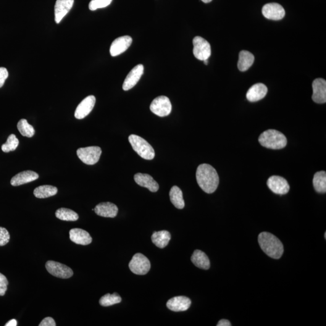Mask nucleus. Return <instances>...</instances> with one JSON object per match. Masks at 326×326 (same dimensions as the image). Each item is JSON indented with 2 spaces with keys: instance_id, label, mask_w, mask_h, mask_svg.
Wrapping results in <instances>:
<instances>
[{
  "instance_id": "obj_1",
  "label": "nucleus",
  "mask_w": 326,
  "mask_h": 326,
  "mask_svg": "<svg viewBox=\"0 0 326 326\" xmlns=\"http://www.w3.org/2000/svg\"><path fill=\"white\" fill-rule=\"evenodd\" d=\"M196 177L199 186L207 193L215 192L219 185V176L211 165H199L196 170Z\"/></svg>"
},
{
  "instance_id": "obj_2",
  "label": "nucleus",
  "mask_w": 326,
  "mask_h": 326,
  "mask_svg": "<svg viewBox=\"0 0 326 326\" xmlns=\"http://www.w3.org/2000/svg\"><path fill=\"white\" fill-rule=\"evenodd\" d=\"M260 248L265 254L272 259H278L284 252L283 244L276 236L268 232H262L258 237Z\"/></svg>"
},
{
  "instance_id": "obj_3",
  "label": "nucleus",
  "mask_w": 326,
  "mask_h": 326,
  "mask_svg": "<svg viewBox=\"0 0 326 326\" xmlns=\"http://www.w3.org/2000/svg\"><path fill=\"white\" fill-rule=\"evenodd\" d=\"M259 141L262 146L271 149H283L287 144L285 135L275 130H268L260 134Z\"/></svg>"
},
{
  "instance_id": "obj_4",
  "label": "nucleus",
  "mask_w": 326,
  "mask_h": 326,
  "mask_svg": "<svg viewBox=\"0 0 326 326\" xmlns=\"http://www.w3.org/2000/svg\"><path fill=\"white\" fill-rule=\"evenodd\" d=\"M129 141L134 151L143 159L151 160L154 159L155 151L151 144L141 136L132 134L129 136Z\"/></svg>"
},
{
  "instance_id": "obj_5",
  "label": "nucleus",
  "mask_w": 326,
  "mask_h": 326,
  "mask_svg": "<svg viewBox=\"0 0 326 326\" xmlns=\"http://www.w3.org/2000/svg\"><path fill=\"white\" fill-rule=\"evenodd\" d=\"M129 268L134 274L145 275L151 269V263L145 256L141 253H136L133 257Z\"/></svg>"
},
{
  "instance_id": "obj_6",
  "label": "nucleus",
  "mask_w": 326,
  "mask_h": 326,
  "mask_svg": "<svg viewBox=\"0 0 326 326\" xmlns=\"http://www.w3.org/2000/svg\"><path fill=\"white\" fill-rule=\"evenodd\" d=\"M102 149L98 146L86 147L77 150V155L82 162L88 165L95 164L99 162Z\"/></svg>"
},
{
  "instance_id": "obj_7",
  "label": "nucleus",
  "mask_w": 326,
  "mask_h": 326,
  "mask_svg": "<svg viewBox=\"0 0 326 326\" xmlns=\"http://www.w3.org/2000/svg\"><path fill=\"white\" fill-rule=\"evenodd\" d=\"M193 44V53L196 59L202 61L209 59L212 54L211 46L209 42L198 36L194 38Z\"/></svg>"
},
{
  "instance_id": "obj_8",
  "label": "nucleus",
  "mask_w": 326,
  "mask_h": 326,
  "mask_svg": "<svg viewBox=\"0 0 326 326\" xmlns=\"http://www.w3.org/2000/svg\"><path fill=\"white\" fill-rule=\"evenodd\" d=\"M150 109L158 116L165 117L170 114L172 111V104L167 97L159 96L152 102Z\"/></svg>"
},
{
  "instance_id": "obj_9",
  "label": "nucleus",
  "mask_w": 326,
  "mask_h": 326,
  "mask_svg": "<svg viewBox=\"0 0 326 326\" xmlns=\"http://www.w3.org/2000/svg\"><path fill=\"white\" fill-rule=\"evenodd\" d=\"M46 268L50 274L60 278H69L73 275L70 268L60 263L49 260L46 264Z\"/></svg>"
},
{
  "instance_id": "obj_10",
  "label": "nucleus",
  "mask_w": 326,
  "mask_h": 326,
  "mask_svg": "<svg viewBox=\"0 0 326 326\" xmlns=\"http://www.w3.org/2000/svg\"><path fill=\"white\" fill-rule=\"evenodd\" d=\"M267 186L273 193L278 194L288 193L290 189L288 181L279 176H272L267 181Z\"/></svg>"
},
{
  "instance_id": "obj_11",
  "label": "nucleus",
  "mask_w": 326,
  "mask_h": 326,
  "mask_svg": "<svg viewBox=\"0 0 326 326\" xmlns=\"http://www.w3.org/2000/svg\"><path fill=\"white\" fill-rule=\"evenodd\" d=\"M262 14L268 20L278 21L285 17V10L280 4L272 2L263 7Z\"/></svg>"
},
{
  "instance_id": "obj_12",
  "label": "nucleus",
  "mask_w": 326,
  "mask_h": 326,
  "mask_svg": "<svg viewBox=\"0 0 326 326\" xmlns=\"http://www.w3.org/2000/svg\"><path fill=\"white\" fill-rule=\"evenodd\" d=\"M312 100L317 104H325L326 102V81L319 78L312 83Z\"/></svg>"
},
{
  "instance_id": "obj_13",
  "label": "nucleus",
  "mask_w": 326,
  "mask_h": 326,
  "mask_svg": "<svg viewBox=\"0 0 326 326\" xmlns=\"http://www.w3.org/2000/svg\"><path fill=\"white\" fill-rule=\"evenodd\" d=\"M96 104V97L94 96H89L84 99L79 104L75 112L76 119L81 120L87 116L94 109Z\"/></svg>"
},
{
  "instance_id": "obj_14",
  "label": "nucleus",
  "mask_w": 326,
  "mask_h": 326,
  "mask_svg": "<svg viewBox=\"0 0 326 326\" xmlns=\"http://www.w3.org/2000/svg\"><path fill=\"white\" fill-rule=\"evenodd\" d=\"M133 43V39L130 36H123L115 39L110 47V54L112 56H117L124 53Z\"/></svg>"
},
{
  "instance_id": "obj_15",
  "label": "nucleus",
  "mask_w": 326,
  "mask_h": 326,
  "mask_svg": "<svg viewBox=\"0 0 326 326\" xmlns=\"http://www.w3.org/2000/svg\"><path fill=\"white\" fill-rule=\"evenodd\" d=\"M144 73L143 65L138 64L133 68L125 80L123 84V90L128 91L133 88L140 80L141 76Z\"/></svg>"
},
{
  "instance_id": "obj_16",
  "label": "nucleus",
  "mask_w": 326,
  "mask_h": 326,
  "mask_svg": "<svg viewBox=\"0 0 326 326\" xmlns=\"http://www.w3.org/2000/svg\"><path fill=\"white\" fill-rule=\"evenodd\" d=\"M74 1L75 0H56L54 6V20L57 24L60 23L72 9Z\"/></svg>"
},
{
  "instance_id": "obj_17",
  "label": "nucleus",
  "mask_w": 326,
  "mask_h": 326,
  "mask_svg": "<svg viewBox=\"0 0 326 326\" xmlns=\"http://www.w3.org/2000/svg\"><path fill=\"white\" fill-rule=\"evenodd\" d=\"M191 304L190 299L185 296L173 297L167 302V308L174 312L186 311Z\"/></svg>"
},
{
  "instance_id": "obj_18",
  "label": "nucleus",
  "mask_w": 326,
  "mask_h": 326,
  "mask_svg": "<svg viewBox=\"0 0 326 326\" xmlns=\"http://www.w3.org/2000/svg\"><path fill=\"white\" fill-rule=\"evenodd\" d=\"M134 180L138 185L149 189L152 192H156L159 190V184L151 175L138 173L134 176Z\"/></svg>"
},
{
  "instance_id": "obj_19",
  "label": "nucleus",
  "mask_w": 326,
  "mask_h": 326,
  "mask_svg": "<svg viewBox=\"0 0 326 326\" xmlns=\"http://www.w3.org/2000/svg\"><path fill=\"white\" fill-rule=\"evenodd\" d=\"M118 211L119 210L116 205L109 202H102L94 208V212L97 215L105 217H115Z\"/></svg>"
},
{
  "instance_id": "obj_20",
  "label": "nucleus",
  "mask_w": 326,
  "mask_h": 326,
  "mask_svg": "<svg viewBox=\"0 0 326 326\" xmlns=\"http://www.w3.org/2000/svg\"><path fill=\"white\" fill-rule=\"evenodd\" d=\"M39 175L37 173L31 170H26L18 173L14 176L10 181V184L13 186H19L25 184L32 182L37 180Z\"/></svg>"
},
{
  "instance_id": "obj_21",
  "label": "nucleus",
  "mask_w": 326,
  "mask_h": 326,
  "mask_svg": "<svg viewBox=\"0 0 326 326\" xmlns=\"http://www.w3.org/2000/svg\"><path fill=\"white\" fill-rule=\"evenodd\" d=\"M268 92L267 86L259 83L252 85L246 93V99L249 102H255L260 101L266 96Z\"/></svg>"
},
{
  "instance_id": "obj_22",
  "label": "nucleus",
  "mask_w": 326,
  "mask_h": 326,
  "mask_svg": "<svg viewBox=\"0 0 326 326\" xmlns=\"http://www.w3.org/2000/svg\"><path fill=\"white\" fill-rule=\"evenodd\" d=\"M70 239L73 243L81 244V245H88L92 242L90 235L81 228H73L70 231Z\"/></svg>"
},
{
  "instance_id": "obj_23",
  "label": "nucleus",
  "mask_w": 326,
  "mask_h": 326,
  "mask_svg": "<svg viewBox=\"0 0 326 326\" xmlns=\"http://www.w3.org/2000/svg\"><path fill=\"white\" fill-rule=\"evenodd\" d=\"M191 262L196 267L202 270H209L210 267V262L209 257L206 254L201 250L194 251L191 257Z\"/></svg>"
},
{
  "instance_id": "obj_24",
  "label": "nucleus",
  "mask_w": 326,
  "mask_h": 326,
  "mask_svg": "<svg viewBox=\"0 0 326 326\" xmlns=\"http://www.w3.org/2000/svg\"><path fill=\"white\" fill-rule=\"evenodd\" d=\"M254 62V56L248 51H243L239 55L238 66L241 72H245L252 66Z\"/></svg>"
},
{
  "instance_id": "obj_25",
  "label": "nucleus",
  "mask_w": 326,
  "mask_h": 326,
  "mask_svg": "<svg viewBox=\"0 0 326 326\" xmlns=\"http://www.w3.org/2000/svg\"><path fill=\"white\" fill-rule=\"evenodd\" d=\"M152 241L160 248H164L169 244L171 239V235L169 231H155L152 235Z\"/></svg>"
},
{
  "instance_id": "obj_26",
  "label": "nucleus",
  "mask_w": 326,
  "mask_h": 326,
  "mask_svg": "<svg viewBox=\"0 0 326 326\" xmlns=\"http://www.w3.org/2000/svg\"><path fill=\"white\" fill-rule=\"evenodd\" d=\"M170 201L178 209H183L185 206L182 191L178 186H173L169 193Z\"/></svg>"
},
{
  "instance_id": "obj_27",
  "label": "nucleus",
  "mask_w": 326,
  "mask_h": 326,
  "mask_svg": "<svg viewBox=\"0 0 326 326\" xmlns=\"http://www.w3.org/2000/svg\"><path fill=\"white\" fill-rule=\"evenodd\" d=\"M57 193V189L56 187L44 185L36 188L34 190L33 194L37 198H47L54 196Z\"/></svg>"
},
{
  "instance_id": "obj_28",
  "label": "nucleus",
  "mask_w": 326,
  "mask_h": 326,
  "mask_svg": "<svg viewBox=\"0 0 326 326\" xmlns=\"http://www.w3.org/2000/svg\"><path fill=\"white\" fill-rule=\"evenodd\" d=\"M313 185L315 190L318 193H325L326 191V173L325 171H320L314 175Z\"/></svg>"
},
{
  "instance_id": "obj_29",
  "label": "nucleus",
  "mask_w": 326,
  "mask_h": 326,
  "mask_svg": "<svg viewBox=\"0 0 326 326\" xmlns=\"http://www.w3.org/2000/svg\"><path fill=\"white\" fill-rule=\"evenodd\" d=\"M56 217L64 221H76L79 219V215L72 210L66 208H60L55 213Z\"/></svg>"
},
{
  "instance_id": "obj_30",
  "label": "nucleus",
  "mask_w": 326,
  "mask_h": 326,
  "mask_svg": "<svg viewBox=\"0 0 326 326\" xmlns=\"http://www.w3.org/2000/svg\"><path fill=\"white\" fill-rule=\"evenodd\" d=\"M17 128L23 136L31 138L35 135V131L34 128L27 122V120L21 119L18 123Z\"/></svg>"
},
{
  "instance_id": "obj_31",
  "label": "nucleus",
  "mask_w": 326,
  "mask_h": 326,
  "mask_svg": "<svg viewBox=\"0 0 326 326\" xmlns=\"http://www.w3.org/2000/svg\"><path fill=\"white\" fill-rule=\"evenodd\" d=\"M121 301L122 298L117 293L107 294L100 299L99 303L102 306L107 307L120 303Z\"/></svg>"
},
{
  "instance_id": "obj_32",
  "label": "nucleus",
  "mask_w": 326,
  "mask_h": 326,
  "mask_svg": "<svg viewBox=\"0 0 326 326\" xmlns=\"http://www.w3.org/2000/svg\"><path fill=\"white\" fill-rule=\"evenodd\" d=\"M19 144V140L14 134H10L9 137L7 138V141L1 146L2 151L5 153L14 151L17 148Z\"/></svg>"
},
{
  "instance_id": "obj_33",
  "label": "nucleus",
  "mask_w": 326,
  "mask_h": 326,
  "mask_svg": "<svg viewBox=\"0 0 326 326\" xmlns=\"http://www.w3.org/2000/svg\"><path fill=\"white\" fill-rule=\"evenodd\" d=\"M112 0H91L89 4V10L94 11L101 8L106 7L111 3Z\"/></svg>"
},
{
  "instance_id": "obj_34",
  "label": "nucleus",
  "mask_w": 326,
  "mask_h": 326,
  "mask_svg": "<svg viewBox=\"0 0 326 326\" xmlns=\"http://www.w3.org/2000/svg\"><path fill=\"white\" fill-rule=\"evenodd\" d=\"M10 240V235L8 231L0 227V246L6 245Z\"/></svg>"
},
{
  "instance_id": "obj_35",
  "label": "nucleus",
  "mask_w": 326,
  "mask_h": 326,
  "mask_svg": "<svg viewBox=\"0 0 326 326\" xmlns=\"http://www.w3.org/2000/svg\"><path fill=\"white\" fill-rule=\"evenodd\" d=\"M8 283L7 278L0 273V296H4L7 289Z\"/></svg>"
},
{
  "instance_id": "obj_36",
  "label": "nucleus",
  "mask_w": 326,
  "mask_h": 326,
  "mask_svg": "<svg viewBox=\"0 0 326 326\" xmlns=\"http://www.w3.org/2000/svg\"><path fill=\"white\" fill-rule=\"evenodd\" d=\"M9 76V73L6 68L0 67V88L4 85L5 81Z\"/></svg>"
},
{
  "instance_id": "obj_37",
  "label": "nucleus",
  "mask_w": 326,
  "mask_h": 326,
  "mask_svg": "<svg viewBox=\"0 0 326 326\" xmlns=\"http://www.w3.org/2000/svg\"><path fill=\"white\" fill-rule=\"evenodd\" d=\"M39 326H56V324L54 320L52 317H47L42 321Z\"/></svg>"
},
{
  "instance_id": "obj_38",
  "label": "nucleus",
  "mask_w": 326,
  "mask_h": 326,
  "mask_svg": "<svg viewBox=\"0 0 326 326\" xmlns=\"http://www.w3.org/2000/svg\"><path fill=\"white\" fill-rule=\"evenodd\" d=\"M231 324L229 321L222 319L220 320L217 324V326H231Z\"/></svg>"
},
{
  "instance_id": "obj_39",
  "label": "nucleus",
  "mask_w": 326,
  "mask_h": 326,
  "mask_svg": "<svg viewBox=\"0 0 326 326\" xmlns=\"http://www.w3.org/2000/svg\"><path fill=\"white\" fill-rule=\"evenodd\" d=\"M6 326H17V321L15 319H12L10 320L9 322H7L6 325Z\"/></svg>"
},
{
  "instance_id": "obj_40",
  "label": "nucleus",
  "mask_w": 326,
  "mask_h": 326,
  "mask_svg": "<svg viewBox=\"0 0 326 326\" xmlns=\"http://www.w3.org/2000/svg\"><path fill=\"white\" fill-rule=\"evenodd\" d=\"M202 2H205V3H209L212 1V0H201Z\"/></svg>"
},
{
  "instance_id": "obj_41",
  "label": "nucleus",
  "mask_w": 326,
  "mask_h": 326,
  "mask_svg": "<svg viewBox=\"0 0 326 326\" xmlns=\"http://www.w3.org/2000/svg\"><path fill=\"white\" fill-rule=\"evenodd\" d=\"M204 64L206 65L208 64V63H209V61H208V59L204 60Z\"/></svg>"
},
{
  "instance_id": "obj_42",
  "label": "nucleus",
  "mask_w": 326,
  "mask_h": 326,
  "mask_svg": "<svg viewBox=\"0 0 326 326\" xmlns=\"http://www.w3.org/2000/svg\"><path fill=\"white\" fill-rule=\"evenodd\" d=\"M325 239H326V233H325Z\"/></svg>"
}]
</instances>
